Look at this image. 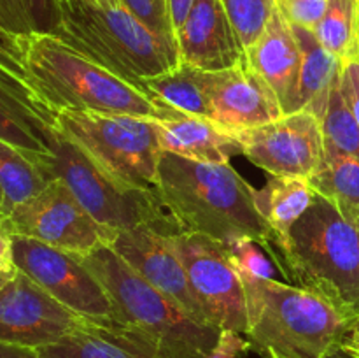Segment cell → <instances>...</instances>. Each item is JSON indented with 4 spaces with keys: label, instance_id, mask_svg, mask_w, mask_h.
Wrapping results in <instances>:
<instances>
[{
    "label": "cell",
    "instance_id": "cell-1",
    "mask_svg": "<svg viewBox=\"0 0 359 358\" xmlns=\"http://www.w3.org/2000/svg\"><path fill=\"white\" fill-rule=\"evenodd\" d=\"M0 49L51 111H98L161 119L170 107L53 34H6Z\"/></svg>",
    "mask_w": 359,
    "mask_h": 358
},
{
    "label": "cell",
    "instance_id": "cell-2",
    "mask_svg": "<svg viewBox=\"0 0 359 358\" xmlns=\"http://www.w3.org/2000/svg\"><path fill=\"white\" fill-rule=\"evenodd\" d=\"M156 193L181 234H202L224 246L248 237L272 251L276 237L258 211L256 188L230 164L161 151Z\"/></svg>",
    "mask_w": 359,
    "mask_h": 358
},
{
    "label": "cell",
    "instance_id": "cell-3",
    "mask_svg": "<svg viewBox=\"0 0 359 358\" xmlns=\"http://www.w3.org/2000/svg\"><path fill=\"white\" fill-rule=\"evenodd\" d=\"M79 260L104 286L119 332L158 358H209L221 330L193 319L111 246H102Z\"/></svg>",
    "mask_w": 359,
    "mask_h": 358
},
{
    "label": "cell",
    "instance_id": "cell-4",
    "mask_svg": "<svg viewBox=\"0 0 359 358\" xmlns=\"http://www.w3.org/2000/svg\"><path fill=\"white\" fill-rule=\"evenodd\" d=\"M242 281L248 298L244 336L262 358H330L359 319L307 288L276 279Z\"/></svg>",
    "mask_w": 359,
    "mask_h": 358
},
{
    "label": "cell",
    "instance_id": "cell-5",
    "mask_svg": "<svg viewBox=\"0 0 359 358\" xmlns=\"http://www.w3.org/2000/svg\"><path fill=\"white\" fill-rule=\"evenodd\" d=\"M56 37L116 76L144 88V81L179 65L172 46L140 23L126 7L98 0H56Z\"/></svg>",
    "mask_w": 359,
    "mask_h": 358
},
{
    "label": "cell",
    "instance_id": "cell-6",
    "mask_svg": "<svg viewBox=\"0 0 359 358\" xmlns=\"http://www.w3.org/2000/svg\"><path fill=\"white\" fill-rule=\"evenodd\" d=\"M280 253L298 286L359 318V232L332 202L316 197Z\"/></svg>",
    "mask_w": 359,
    "mask_h": 358
},
{
    "label": "cell",
    "instance_id": "cell-7",
    "mask_svg": "<svg viewBox=\"0 0 359 358\" xmlns=\"http://www.w3.org/2000/svg\"><path fill=\"white\" fill-rule=\"evenodd\" d=\"M30 121L51 153L53 178L62 179L98 223L112 230L151 227L163 235L181 234L158 193L123 185L62 132L44 121Z\"/></svg>",
    "mask_w": 359,
    "mask_h": 358
},
{
    "label": "cell",
    "instance_id": "cell-8",
    "mask_svg": "<svg viewBox=\"0 0 359 358\" xmlns=\"http://www.w3.org/2000/svg\"><path fill=\"white\" fill-rule=\"evenodd\" d=\"M4 218L14 235L34 239L77 258L111 246L118 232L98 223L58 178Z\"/></svg>",
    "mask_w": 359,
    "mask_h": 358
},
{
    "label": "cell",
    "instance_id": "cell-9",
    "mask_svg": "<svg viewBox=\"0 0 359 358\" xmlns=\"http://www.w3.org/2000/svg\"><path fill=\"white\" fill-rule=\"evenodd\" d=\"M167 239L181 260L210 325L244 336L248 330V298L244 281L226 246L207 235L189 232L167 235Z\"/></svg>",
    "mask_w": 359,
    "mask_h": 358
},
{
    "label": "cell",
    "instance_id": "cell-10",
    "mask_svg": "<svg viewBox=\"0 0 359 358\" xmlns=\"http://www.w3.org/2000/svg\"><path fill=\"white\" fill-rule=\"evenodd\" d=\"M233 137L251 164L276 178L311 179L325 164L323 123L311 111L287 112Z\"/></svg>",
    "mask_w": 359,
    "mask_h": 358
},
{
    "label": "cell",
    "instance_id": "cell-11",
    "mask_svg": "<svg viewBox=\"0 0 359 358\" xmlns=\"http://www.w3.org/2000/svg\"><path fill=\"white\" fill-rule=\"evenodd\" d=\"M14 260L21 272L65 307L104 326L116 325L114 309L104 286L77 256L14 235Z\"/></svg>",
    "mask_w": 359,
    "mask_h": 358
},
{
    "label": "cell",
    "instance_id": "cell-12",
    "mask_svg": "<svg viewBox=\"0 0 359 358\" xmlns=\"http://www.w3.org/2000/svg\"><path fill=\"white\" fill-rule=\"evenodd\" d=\"M93 319L65 307L25 272L0 288V343L39 350Z\"/></svg>",
    "mask_w": 359,
    "mask_h": 358
},
{
    "label": "cell",
    "instance_id": "cell-13",
    "mask_svg": "<svg viewBox=\"0 0 359 358\" xmlns=\"http://www.w3.org/2000/svg\"><path fill=\"white\" fill-rule=\"evenodd\" d=\"M200 79L209 104V119L230 135L284 114L273 91L245 55L228 69L200 70Z\"/></svg>",
    "mask_w": 359,
    "mask_h": 358
},
{
    "label": "cell",
    "instance_id": "cell-14",
    "mask_svg": "<svg viewBox=\"0 0 359 358\" xmlns=\"http://www.w3.org/2000/svg\"><path fill=\"white\" fill-rule=\"evenodd\" d=\"M111 248L147 283L167 295L193 319L202 325L212 326L167 235L151 227L118 230L112 239Z\"/></svg>",
    "mask_w": 359,
    "mask_h": 358
},
{
    "label": "cell",
    "instance_id": "cell-15",
    "mask_svg": "<svg viewBox=\"0 0 359 358\" xmlns=\"http://www.w3.org/2000/svg\"><path fill=\"white\" fill-rule=\"evenodd\" d=\"M175 46L179 63L200 70L228 69L244 55L219 0L193 2L175 35Z\"/></svg>",
    "mask_w": 359,
    "mask_h": 358
},
{
    "label": "cell",
    "instance_id": "cell-16",
    "mask_svg": "<svg viewBox=\"0 0 359 358\" xmlns=\"http://www.w3.org/2000/svg\"><path fill=\"white\" fill-rule=\"evenodd\" d=\"M244 55L273 91L284 114L297 111L302 53L293 28L279 7H273L265 30Z\"/></svg>",
    "mask_w": 359,
    "mask_h": 358
},
{
    "label": "cell",
    "instance_id": "cell-17",
    "mask_svg": "<svg viewBox=\"0 0 359 358\" xmlns=\"http://www.w3.org/2000/svg\"><path fill=\"white\" fill-rule=\"evenodd\" d=\"M160 150L196 161L230 164L242 154L238 140L217 128L210 119L172 109L165 118H154Z\"/></svg>",
    "mask_w": 359,
    "mask_h": 358
},
{
    "label": "cell",
    "instance_id": "cell-18",
    "mask_svg": "<svg viewBox=\"0 0 359 358\" xmlns=\"http://www.w3.org/2000/svg\"><path fill=\"white\" fill-rule=\"evenodd\" d=\"M291 28L302 53L297 111H311L323 118L330 93L340 83L342 60L321 46L312 30L293 25Z\"/></svg>",
    "mask_w": 359,
    "mask_h": 358
},
{
    "label": "cell",
    "instance_id": "cell-19",
    "mask_svg": "<svg viewBox=\"0 0 359 358\" xmlns=\"http://www.w3.org/2000/svg\"><path fill=\"white\" fill-rule=\"evenodd\" d=\"M318 193L309 179L272 175L262 190H256V204L270 227L279 249L290 241L294 223L311 209Z\"/></svg>",
    "mask_w": 359,
    "mask_h": 358
},
{
    "label": "cell",
    "instance_id": "cell-20",
    "mask_svg": "<svg viewBox=\"0 0 359 358\" xmlns=\"http://www.w3.org/2000/svg\"><path fill=\"white\" fill-rule=\"evenodd\" d=\"M37 351L42 358H158L116 326L97 321H90Z\"/></svg>",
    "mask_w": 359,
    "mask_h": 358
},
{
    "label": "cell",
    "instance_id": "cell-21",
    "mask_svg": "<svg viewBox=\"0 0 359 358\" xmlns=\"http://www.w3.org/2000/svg\"><path fill=\"white\" fill-rule=\"evenodd\" d=\"M318 195L332 202L351 223L359 225V160L326 151L325 164L309 179Z\"/></svg>",
    "mask_w": 359,
    "mask_h": 358
},
{
    "label": "cell",
    "instance_id": "cell-22",
    "mask_svg": "<svg viewBox=\"0 0 359 358\" xmlns=\"http://www.w3.org/2000/svg\"><path fill=\"white\" fill-rule=\"evenodd\" d=\"M53 175L27 157L23 151L0 140V192L4 197L2 216H7L14 207L27 202L41 193Z\"/></svg>",
    "mask_w": 359,
    "mask_h": 358
},
{
    "label": "cell",
    "instance_id": "cell-23",
    "mask_svg": "<svg viewBox=\"0 0 359 358\" xmlns=\"http://www.w3.org/2000/svg\"><path fill=\"white\" fill-rule=\"evenodd\" d=\"M144 90L172 109L209 119V104L200 79V69L186 63L144 81Z\"/></svg>",
    "mask_w": 359,
    "mask_h": 358
},
{
    "label": "cell",
    "instance_id": "cell-24",
    "mask_svg": "<svg viewBox=\"0 0 359 358\" xmlns=\"http://www.w3.org/2000/svg\"><path fill=\"white\" fill-rule=\"evenodd\" d=\"M358 14L359 0H328L325 16L314 28L321 46L342 62L359 56Z\"/></svg>",
    "mask_w": 359,
    "mask_h": 358
},
{
    "label": "cell",
    "instance_id": "cell-25",
    "mask_svg": "<svg viewBox=\"0 0 359 358\" xmlns=\"http://www.w3.org/2000/svg\"><path fill=\"white\" fill-rule=\"evenodd\" d=\"M58 23L56 0H0V32L55 35Z\"/></svg>",
    "mask_w": 359,
    "mask_h": 358
},
{
    "label": "cell",
    "instance_id": "cell-26",
    "mask_svg": "<svg viewBox=\"0 0 359 358\" xmlns=\"http://www.w3.org/2000/svg\"><path fill=\"white\" fill-rule=\"evenodd\" d=\"M321 123L326 151H335L359 160V125L344 98L340 83L330 93Z\"/></svg>",
    "mask_w": 359,
    "mask_h": 358
},
{
    "label": "cell",
    "instance_id": "cell-27",
    "mask_svg": "<svg viewBox=\"0 0 359 358\" xmlns=\"http://www.w3.org/2000/svg\"><path fill=\"white\" fill-rule=\"evenodd\" d=\"M0 140L23 151L30 160H34L51 174L49 171L51 153L46 147L44 140L41 139L34 125L28 121L27 116L2 95H0Z\"/></svg>",
    "mask_w": 359,
    "mask_h": 358
},
{
    "label": "cell",
    "instance_id": "cell-28",
    "mask_svg": "<svg viewBox=\"0 0 359 358\" xmlns=\"http://www.w3.org/2000/svg\"><path fill=\"white\" fill-rule=\"evenodd\" d=\"M242 51H248L269 23L276 0H219Z\"/></svg>",
    "mask_w": 359,
    "mask_h": 358
},
{
    "label": "cell",
    "instance_id": "cell-29",
    "mask_svg": "<svg viewBox=\"0 0 359 358\" xmlns=\"http://www.w3.org/2000/svg\"><path fill=\"white\" fill-rule=\"evenodd\" d=\"M121 6L126 7L140 23L146 25L153 34H156L161 41L177 51L167 0H121Z\"/></svg>",
    "mask_w": 359,
    "mask_h": 358
},
{
    "label": "cell",
    "instance_id": "cell-30",
    "mask_svg": "<svg viewBox=\"0 0 359 358\" xmlns=\"http://www.w3.org/2000/svg\"><path fill=\"white\" fill-rule=\"evenodd\" d=\"M231 262L235 263L242 277L255 279H273L272 262L265 256L259 244L252 239L242 237L226 244Z\"/></svg>",
    "mask_w": 359,
    "mask_h": 358
},
{
    "label": "cell",
    "instance_id": "cell-31",
    "mask_svg": "<svg viewBox=\"0 0 359 358\" xmlns=\"http://www.w3.org/2000/svg\"><path fill=\"white\" fill-rule=\"evenodd\" d=\"M276 6L287 23L314 32L328 9V0H276Z\"/></svg>",
    "mask_w": 359,
    "mask_h": 358
},
{
    "label": "cell",
    "instance_id": "cell-32",
    "mask_svg": "<svg viewBox=\"0 0 359 358\" xmlns=\"http://www.w3.org/2000/svg\"><path fill=\"white\" fill-rule=\"evenodd\" d=\"M340 90L359 125V56L342 62Z\"/></svg>",
    "mask_w": 359,
    "mask_h": 358
},
{
    "label": "cell",
    "instance_id": "cell-33",
    "mask_svg": "<svg viewBox=\"0 0 359 358\" xmlns=\"http://www.w3.org/2000/svg\"><path fill=\"white\" fill-rule=\"evenodd\" d=\"M248 351H251V344L245 337H242V333L233 330H221L219 339L210 351L209 358H238Z\"/></svg>",
    "mask_w": 359,
    "mask_h": 358
},
{
    "label": "cell",
    "instance_id": "cell-34",
    "mask_svg": "<svg viewBox=\"0 0 359 358\" xmlns=\"http://www.w3.org/2000/svg\"><path fill=\"white\" fill-rule=\"evenodd\" d=\"M14 260V234L4 216H0V277H14L18 272Z\"/></svg>",
    "mask_w": 359,
    "mask_h": 358
},
{
    "label": "cell",
    "instance_id": "cell-35",
    "mask_svg": "<svg viewBox=\"0 0 359 358\" xmlns=\"http://www.w3.org/2000/svg\"><path fill=\"white\" fill-rule=\"evenodd\" d=\"M193 2H195V0H167L168 14H170L172 28H174L175 35H177L179 28L182 27L186 18H188Z\"/></svg>",
    "mask_w": 359,
    "mask_h": 358
},
{
    "label": "cell",
    "instance_id": "cell-36",
    "mask_svg": "<svg viewBox=\"0 0 359 358\" xmlns=\"http://www.w3.org/2000/svg\"><path fill=\"white\" fill-rule=\"evenodd\" d=\"M0 358H42L37 350L18 344L0 343Z\"/></svg>",
    "mask_w": 359,
    "mask_h": 358
},
{
    "label": "cell",
    "instance_id": "cell-37",
    "mask_svg": "<svg viewBox=\"0 0 359 358\" xmlns=\"http://www.w3.org/2000/svg\"><path fill=\"white\" fill-rule=\"evenodd\" d=\"M340 351H344L346 354H349L351 358H359V319L354 323V326L351 329V332L347 333L346 340H344Z\"/></svg>",
    "mask_w": 359,
    "mask_h": 358
},
{
    "label": "cell",
    "instance_id": "cell-38",
    "mask_svg": "<svg viewBox=\"0 0 359 358\" xmlns=\"http://www.w3.org/2000/svg\"><path fill=\"white\" fill-rule=\"evenodd\" d=\"M98 2L105 6H121V0H98Z\"/></svg>",
    "mask_w": 359,
    "mask_h": 358
},
{
    "label": "cell",
    "instance_id": "cell-39",
    "mask_svg": "<svg viewBox=\"0 0 359 358\" xmlns=\"http://www.w3.org/2000/svg\"><path fill=\"white\" fill-rule=\"evenodd\" d=\"M330 358H351V357H349V354L344 353V351H337V353H333Z\"/></svg>",
    "mask_w": 359,
    "mask_h": 358
},
{
    "label": "cell",
    "instance_id": "cell-40",
    "mask_svg": "<svg viewBox=\"0 0 359 358\" xmlns=\"http://www.w3.org/2000/svg\"><path fill=\"white\" fill-rule=\"evenodd\" d=\"M11 279H13V277H11ZM7 281H9V277H0V288H2Z\"/></svg>",
    "mask_w": 359,
    "mask_h": 358
},
{
    "label": "cell",
    "instance_id": "cell-41",
    "mask_svg": "<svg viewBox=\"0 0 359 358\" xmlns=\"http://www.w3.org/2000/svg\"><path fill=\"white\" fill-rule=\"evenodd\" d=\"M2 209H4V197H2V192H0V216H2Z\"/></svg>",
    "mask_w": 359,
    "mask_h": 358
},
{
    "label": "cell",
    "instance_id": "cell-42",
    "mask_svg": "<svg viewBox=\"0 0 359 358\" xmlns=\"http://www.w3.org/2000/svg\"><path fill=\"white\" fill-rule=\"evenodd\" d=\"M358 41H359V14H358Z\"/></svg>",
    "mask_w": 359,
    "mask_h": 358
},
{
    "label": "cell",
    "instance_id": "cell-43",
    "mask_svg": "<svg viewBox=\"0 0 359 358\" xmlns=\"http://www.w3.org/2000/svg\"><path fill=\"white\" fill-rule=\"evenodd\" d=\"M356 228H358V232H359V225H358V227H356Z\"/></svg>",
    "mask_w": 359,
    "mask_h": 358
}]
</instances>
